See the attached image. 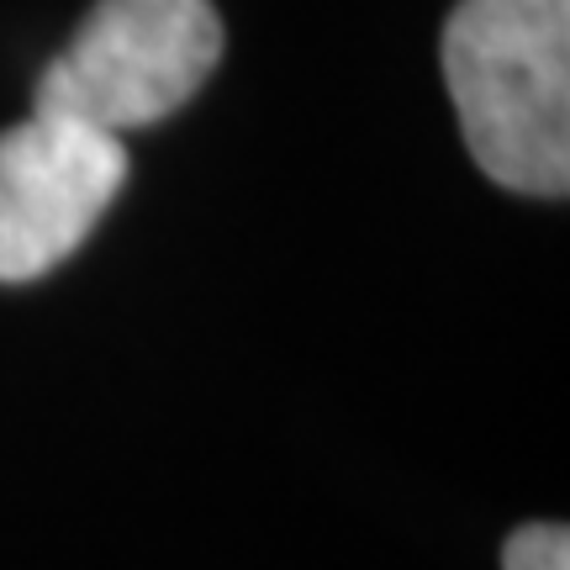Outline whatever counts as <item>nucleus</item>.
Segmentation results:
<instances>
[{
	"label": "nucleus",
	"instance_id": "4",
	"mask_svg": "<svg viewBox=\"0 0 570 570\" xmlns=\"http://www.w3.org/2000/svg\"><path fill=\"white\" fill-rule=\"evenodd\" d=\"M502 570H570L566 523H523L502 544Z\"/></svg>",
	"mask_w": 570,
	"mask_h": 570
},
{
	"label": "nucleus",
	"instance_id": "3",
	"mask_svg": "<svg viewBox=\"0 0 570 570\" xmlns=\"http://www.w3.org/2000/svg\"><path fill=\"white\" fill-rule=\"evenodd\" d=\"M132 159L117 132L32 111L0 132V285L42 281L96 233Z\"/></svg>",
	"mask_w": 570,
	"mask_h": 570
},
{
	"label": "nucleus",
	"instance_id": "2",
	"mask_svg": "<svg viewBox=\"0 0 570 570\" xmlns=\"http://www.w3.org/2000/svg\"><path fill=\"white\" fill-rule=\"evenodd\" d=\"M223 59L212 0H96L59 59L42 63L32 111L132 132L175 117Z\"/></svg>",
	"mask_w": 570,
	"mask_h": 570
},
{
	"label": "nucleus",
	"instance_id": "1",
	"mask_svg": "<svg viewBox=\"0 0 570 570\" xmlns=\"http://www.w3.org/2000/svg\"><path fill=\"white\" fill-rule=\"evenodd\" d=\"M444 85L470 159L518 196L570 190V0H460Z\"/></svg>",
	"mask_w": 570,
	"mask_h": 570
}]
</instances>
